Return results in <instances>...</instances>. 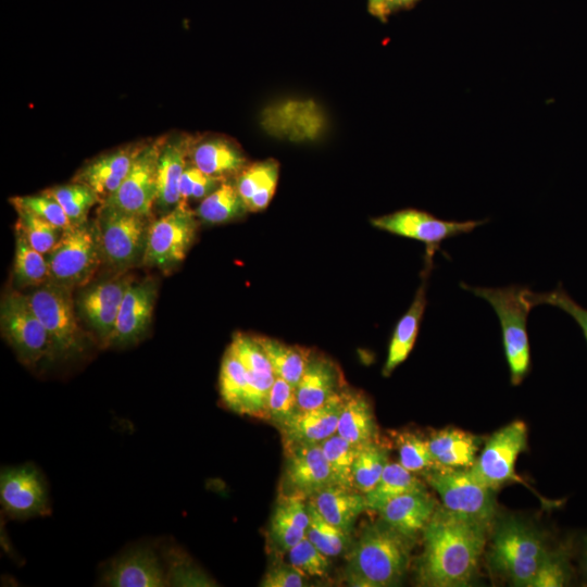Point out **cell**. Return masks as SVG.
Wrapping results in <instances>:
<instances>
[{
	"label": "cell",
	"mask_w": 587,
	"mask_h": 587,
	"mask_svg": "<svg viewBox=\"0 0 587 587\" xmlns=\"http://www.w3.org/2000/svg\"><path fill=\"white\" fill-rule=\"evenodd\" d=\"M488 524L436 509L423 530L417 583L428 587H463L474 578L486 544Z\"/></svg>",
	"instance_id": "cell-1"
},
{
	"label": "cell",
	"mask_w": 587,
	"mask_h": 587,
	"mask_svg": "<svg viewBox=\"0 0 587 587\" xmlns=\"http://www.w3.org/2000/svg\"><path fill=\"white\" fill-rule=\"evenodd\" d=\"M414 539L398 532L382 519L367 524L347 554L345 577L348 585H398L409 567Z\"/></svg>",
	"instance_id": "cell-2"
},
{
	"label": "cell",
	"mask_w": 587,
	"mask_h": 587,
	"mask_svg": "<svg viewBox=\"0 0 587 587\" xmlns=\"http://www.w3.org/2000/svg\"><path fill=\"white\" fill-rule=\"evenodd\" d=\"M461 288L486 300L498 316L502 347L510 372V382L519 386L532 369L527 317L533 309L526 298L527 287H472L461 282Z\"/></svg>",
	"instance_id": "cell-3"
},
{
	"label": "cell",
	"mask_w": 587,
	"mask_h": 587,
	"mask_svg": "<svg viewBox=\"0 0 587 587\" xmlns=\"http://www.w3.org/2000/svg\"><path fill=\"white\" fill-rule=\"evenodd\" d=\"M548 552L545 539L535 528L510 516L496 526L489 559L512 585L529 587Z\"/></svg>",
	"instance_id": "cell-4"
},
{
	"label": "cell",
	"mask_w": 587,
	"mask_h": 587,
	"mask_svg": "<svg viewBox=\"0 0 587 587\" xmlns=\"http://www.w3.org/2000/svg\"><path fill=\"white\" fill-rule=\"evenodd\" d=\"M46 258L48 280L71 289L86 286L102 262L95 221L64 230Z\"/></svg>",
	"instance_id": "cell-5"
},
{
	"label": "cell",
	"mask_w": 587,
	"mask_h": 587,
	"mask_svg": "<svg viewBox=\"0 0 587 587\" xmlns=\"http://www.w3.org/2000/svg\"><path fill=\"white\" fill-rule=\"evenodd\" d=\"M99 205L95 224L102 262L120 272L142 261L151 216Z\"/></svg>",
	"instance_id": "cell-6"
},
{
	"label": "cell",
	"mask_w": 587,
	"mask_h": 587,
	"mask_svg": "<svg viewBox=\"0 0 587 587\" xmlns=\"http://www.w3.org/2000/svg\"><path fill=\"white\" fill-rule=\"evenodd\" d=\"M0 328L2 337L24 365L33 367L41 361L58 358L53 341L26 295L13 290L2 297Z\"/></svg>",
	"instance_id": "cell-7"
},
{
	"label": "cell",
	"mask_w": 587,
	"mask_h": 587,
	"mask_svg": "<svg viewBox=\"0 0 587 587\" xmlns=\"http://www.w3.org/2000/svg\"><path fill=\"white\" fill-rule=\"evenodd\" d=\"M72 292L73 289L48 280L26 295L53 341L57 357L62 359L75 357L85 349Z\"/></svg>",
	"instance_id": "cell-8"
},
{
	"label": "cell",
	"mask_w": 587,
	"mask_h": 587,
	"mask_svg": "<svg viewBox=\"0 0 587 587\" xmlns=\"http://www.w3.org/2000/svg\"><path fill=\"white\" fill-rule=\"evenodd\" d=\"M449 512L485 524L496 515V490L482 484L470 469H438L424 474Z\"/></svg>",
	"instance_id": "cell-9"
},
{
	"label": "cell",
	"mask_w": 587,
	"mask_h": 587,
	"mask_svg": "<svg viewBox=\"0 0 587 587\" xmlns=\"http://www.w3.org/2000/svg\"><path fill=\"white\" fill-rule=\"evenodd\" d=\"M198 217L189 207H179L151 221L141 263L171 273L191 247L199 227Z\"/></svg>",
	"instance_id": "cell-10"
},
{
	"label": "cell",
	"mask_w": 587,
	"mask_h": 587,
	"mask_svg": "<svg viewBox=\"0 0 587 587\" xmlns=\"http://www.w3.org/2000/svg\"><path fill=\"white\" fill-rule=\"evenodd\" d=\"M488 220L453 221L438 218L432 213L407 208L371 218V224L391 235L414 239L426 247L424 265H434L433 258L442 241L470 234Z\"/></svg>",
	"instance_id": "cell-11"
},
{
	"label": "cell",
	"mask_w": 587,
	"mask_h": 587,
	"mask_svg": "<svg viewBox=\"0 0 587 587\" xmlns=\"http://www.w3.org/2000/svg\"><path fill=\"white\" fill-rule=\"evenodd\" d=\"M527 449V426L523 421H513L487 438L470 470L482 484L497 490L508 483L520 480L515 463Z\"/></svg>",
	"instance_id": "cell-12"
},
{
	"label": "cell",
	"mask_w": 587,
	"mask_h": 587,
	"mask_svg": "<svg viewBox=\"0 0 587 587\" xmlns=\"http://www.w3.org/2000/svg\"><path fill=\"white\" fill-rule=\"evenodd\" d=\"M0 502L5 515L14 520L45 516L51 512L47 483L30 463L2 470Z\"/></svg>",
	"instance_id": "cell-13"
},
{
	"label": "cell",
	"mask_w": 587,
	"mask_h": 587,
	"mask_svg": "<svg viewBox=\"0 0 587 587\" xmlns=\"http://www.w3.org/2000/svg\"><path fill=\"white\" fill-rule=\"evenodd\" d=\"M165 136L147 140L120 188L103 203L151 216L157 199V168Z\"/></svg>",
	"instance_id": "cell-14"
},
{
	"label": "cell",
	"mask_w": 587,
	"mask_h": 587,
	"mask_svg": "<svg viewBox=\"0 0 587 587\" xmlns=\"http://www.w3.org/2000/svg\"><path fill=\"white\" fill-rule=\"evenodd\" d=\"M133 278L123 275L85 287L76 299L80 319L102 348L111 346L118 310Z\"/></svg>",
	"instance_id": "cell-15"
},
{
	"label": "cell",
	"mask_w": 587,
	"mask_h": 587,
	"mask_svg": "<svg viewBox=\"0 0 587 587\" xmlns=\"http://www.w3.org/2000/svg\"><path fill=\"white\" fill-rule=\"evenodd\" d=\"M158 295L153 278L133 282L122 300L110 347H128L142 340L149 330Z\"/></svg>",
	"instance_id": "cell-16"
},
{
	"label": "cell",
	"mask_w": 587,
	"mask_h": 587,
	"mask_svg": "<svg viewBox=\"0 0 587 587\" xmlns=\"http://www.w3.org/2000/svg\"><path fill=\"white\" fill-rule=\"evenodd\" d=\"M146 141L127 143L99 154L86 162L72 182L91 188L99 197L100 204L103 203L120 188Z\"/></svg>",
	"instance_id": "cell-17"
},
{
	"label": "cell",
	"mask_w": 587,
	"mask_h": 587,
	"mask_svg": "<svg viewBox=\"0 0 587 587\" xmlns=\"http://www.w3.org/2000/svg\"><path fill=\"white\" fill-rule=\"evenodd\" d=\"M102 583L113 587H163L170 585V578L155 551L140 546L110 561Z\"/></svg>",
	"instance_id": "cell-18"
},
{
	"label": "cell",
	"mask_w": 587,
	"mask_h": 587,
	"mask_svg": "<svg viewBox=\"0 0 587 587\" xmlns=\"http://www.w3.org/2000/svg\"><path fill=\"white\" fill-rule=\"evenodd\" d=\"M284 483L286 492L310 498L321 489L335 484L321 444L286 448Z\"/></svg>",
	"instance_id": "cell-19"
},
{
	"label": "cell",
	"mask_w": 587,
	"mask_h": 587,
	"mask_svg": "<svg viewBox=\"0 0 587 587\" xmlns=\"http://www.w3.org/2000/svg\"><path fill=\"white\" fill-rule=\"evenodd\" d=\"M197 136L173 134L164 137L157 168L155 204L168 212L179 204V182L190 163V153Z\"/></svg>",
	"instance_id": "cell-20"
},
{
	"label": "cell",
	"mask_w": 587,
	"mask_h": 587,
	"mask_svg": "<svg viewBox=\"0 0 587 587\" xmlns=\"http://www.w3.org/2000/svg\"><path fill=\"white\" fill-rule=\"evenodd\" d=\"M346 391L347 389L317 408L299 410L280 427L285 449L321 444L336 434Z\"/></svg>",
	"instance_id": "cell-21"
},
{
	"label": "cell",
	"mask_w": 587,
	"mask_h": 587,
	"mask_svg": "<svg viewBox=\"0 0 587 587\" xmlns=\"http://www.w3.org/2000/svg\"><path fill=\"white\" fill-rule=\"evenodd\" d=\"M190 162L204 174L222 182L234 180L249 164L240 147L223 136H197Z\"/></svg>",
	"instance_id": "cell-22"
},
{
	"label": "cell",
	"mask_w": 587,
	"mask_h": 587,
	"mask_svg": "<svg viewBox=\"0 0 587 587\" xmlns=\"http://www.w3.org/2000/svg\"><path fill=\"white\" fill-rule=\"evenodd\" d=\"M345 390L338 365L325 355L312 353L296 387L299 410L317 408Z\"/></svg>",
	"instance_id": "cell-23"
},
{
	"label": "cell",
	"mask_w": 587,
	"mask_h": 587,
	"mask_svg": "<svg viewBox=\"0 0 587 587\" xmlns=\"http://www.w3.org/2000/svg\"><path fill=\"white\" fill-rule=\"evenodd\" d=\"M432 270V267L424 266L422 272V283L415 292L414 299L394 328L388 345L387 358L382 371L383 375L386 377L390 376L391 373L408 359L415 345L427 305V279Z\"/></svg>",
	"instance_id": "cell-24"
},
{
	"label": "cell",
	"mask_w": 587,
	"mask_h": 587,
	"mask_svg": "<svg viewBox=\"0 0 587 587\" xmlns=\"http://www.w3.org/2000/svg\"><path fill=\"white\" fill-rule=\"evenodd\" d=\"M436 501L426 491H412L386 501L376 511L388 525L405 536L415 538L430 521Z\"/></svg>",
	"instance_id": "cell-25"
},
{
	"label": "cell",
	"mask_w": 587,
	"mask_h": 587,
	"mask_svg": "<svg viewBox=\"0 0 587 587\" xmlns=\"http://www.w3.org/2000/svg\"><path fill=\"white\" fill-rule=\"evenodd\" d=\"M309 523L307 497L300 494H283L271 517L270 538L276 549L288 552L305 537Z\"/></svg>",
	"instance_id": "cell-26"
},
{
	"label": "cell",
	"mask_w": 587,
	"mask_h": 587,
	"mask_svg": "<svg viewBox=\"0 0 587 587\" xmlns=\"http://www.w3.org/2000/svg\"><path fill=\"white\" fill-rule=\"evenodd\" d=\"M309 501L326 522L349 535L359 515L367 509L363 492L337 484L315 492Z\"/></svg>",
	"instance_id": "cell-27"
},
{
	"label": "cell",
	"mask_w": 587,
	"mask_h": 587,
	"mask_svg": "<svg viewBox=\"0 0 587 587\" xmlns=\"http://www.w3.org/2000/svg\"><path fill=\"white\" fill-rule=\"evenodd\" d=\"M427 440L440 469H470L483 444L482 437L457 427L433 430Z\"/></svg>",
	"instance_id": "cell-28"
},
{
	"label": "cell",
	"mask_w": 587,
	"mask_h": 587,
	"mask_svg": "<svg viewBox=\"0 0 587 587\" xmlns=\"http://www.w3.org/2000/svg\"><path fill=\"white\" fill-rule=\"evenodd\" d=\"M337 434L355 446L378 440L372 404L362 392L347 389Z\"/></svg>",
	"instance_id": "cell-29"
},
{
	"label": "cell",
	"mask_w": 587,
	"mask_h": 587,
	"mask_svg": "<svg viewBox=\"0 0 587 587\" xmlns=\"http://www.w3.org/2000/svg\"><path fill=\"white\" fill-rule=\"evenodd\" d=\"M278 172L277 161L270 159L248 164L237 175L234 182L248 212H258L267 207L275 192Z\"/></svg>",
	"instance_id": "cell-30"
},
{
	"label": "cell",
	"mask_w": 587,
	"mask_h": 587,
	"mask_svg": "<svg viewBox=\"0 0 587 587\" xmlns=\"http://www.w3.org/2000/svg\"><path fill=\"white\" fill-rule=\"evenodd\" d=\"M248 212L235 182H223L213 192L201 200L195 211L197 217L207 224H225L237 220Z\"/></svg>",
	"instance_id": "cell-31"
},
{
	"label": "cell",
	"mask_w": 587,
	"mask_h": 587,
	"mask_svg": "<svg viewBox=\"0 0 587 587\" xmlns=\"http://www.w3.org/2000/svg\"><path fill=\"white\" fill-rule=\"evenodd\" d=\"M257 339L263 347L275 376L284 378L297 387L312 351L304 347L286 345L265 336H257Z\"/></svg>",
	"instance_id": "cell-32"
},
{
	"label": "cell",
	"mask_w": 587,
	"mask_h": 587,
	"mask_svg": "<svg viewBox=\"0 0 587 587\" xmlns=\"http://www.w3.org/2000/svg\"><path fill=\"white\" fill-rule=\"evenodd\" d=\"M412 491H426V486L400 463L388 462L376 486L365 494L367 509L376 511L389 499Z\"/></svg>",
	"instance_id": "cell-33"
},
{
	"label": "cell",
	"mask_w": 587,
	"mask_h": 587,
	"mask_svg": "<svg viewBox=\"0 0 587 587\" xmlns=\"http://www.w3.org/2000/svg\"><path fill=\"white\" fill-rule=\"evenodd\" d=\"M49 279V267L45 254L37 251L15 228V253L13 280L17 288L38 287Z\"/></svg>",
	"instance_id": "cell-34"
},
{
	"label": "cell",
	"mask_w": 587,
	"mask_h": 587,
	"mask_svg": "<svg viewBox=\"0 0 587 587\" xmlns=\"http://www.w3.org/2000/svg\"><path fill=\"white\" fill-rule=\"evenodd\" d=\"M388 463V450L378 440L358 447L352 467L353 488L364 495L378 483Z\"/></svg>",
	"instance_id": "cell-35"
},
{
	"label": "cell",
	"mask_w": 587,
	"mask_h": 587,
	"mask_svg": "<svg viewBox=\"0 0 587 587\" xmlns=\"http://www.w3.org/2000/svg\"><path fill=\"white\" fill-rule=\"evenodd\" d=\"M43 191L60 203L72 226L87 222L90 209L95 204H100L99 197L91 188L76 182L47 188Z\"/></svg>",
	"instance_id": "cell-36"
},
{
	"label": "cell",
	"mask_w": 587,
	"mask_h": 587,
	"mask_svg": "<svg viewBox=\"0 0 587 587\" xmlns=\"http://www.w3.org/2000/svg\"><path fill=\"white\" fill-rule=\"evenodd\" d=\"M220 394L224 404L241 414L247 389V370L238 358L227 348L220 370Z\"/></svg>",
	"instance_id": "cell-37"
},
{
	"label": "cell",
	"mask_w": 587,
	"mask_h": 587,
	"mask_svg": "<svg viewBox=\"0 0 587 587\" xmlns=\"http://www.w3.org/2000/svg\"><path fill=\"white\" fill-rule=\"evenodd\" d=\"M310 523L305 537L327 557H337L351 547V535L326 522L308 500Z\"/></svg>",
	"instance_id": "cell-38"
},
{
	"label": "cell",
	"mask_w": 587,
	"mask_h": 587,
	"mask_svg": "<svg viewBox=\"0 0 587 587\" xmlns=\"http://www.w3.org/2000/svg\"><path fill=\"white\" fill-rule=\"evenodd\" d=\"M321 447L334 483L353 488L352 467L359 446L349 442L336 433L321 442Z\"/></svg>",
	"instance_id": "cell-39"
},
{
	"label": "cell",
	"mask_w": 587,
	"mask_h": 587,
	"mask_svg": "<svg viewBox=\"0 0 587 587\" xmlns=\"http://www.w3.org/2000/svg\"><path fill=\"white\" fill-rule=\"evenodd\" d=\"M395 444L399 463L407 470L426 474L440 469L429 451L427 438L410 432H399L395 435Z\"/></svg>",
	"instance_id": "cell-40"
},
{
	"label": "cell",
	"mask_w": 587,
	"mask_h": 587,
	"mask_svg": "<svg viewBox=\"0 0 587 587\" xmlns=\"http://www.w3.org/2000/svg\"><path fill=\"white\" fill-rule=\"evenodd\" d=\"M14 209L17 213L15 228L23 233L27 241L37 251L47 255L57 245L64 230L24 208L16 207Z\"/></svg>",
	"instance_id": "cell-41"
},
{
	"label": "cell",
	"mask_w": 587,
	"mask_h": 587,
	"mask_svg": "<svg viewBox=\"0 0 587 587\" xmlns=\"http://www.w3.org/2000/svg\"><path fill=\"white\" fill-rule=\"evenodd\" d=\"M570 551L566 547L549 550L529 587H561L572 576Z\"/></svg>",
	"instance_id": "cell-42"
},
{
	"label": "cell",
	"mask_w": 587,
	"mask_h": 587,
	"mask_svg": "<svg viewBox=\"0 0 587 587\" xmlns=\"http://www.w3.org/2000/svg\"><path fill=\"white\" fill-rule=\"evenodd\" d=\"M299 411L296 387L280 377H275L267 402V419L278 429Z\"/></svg>",
	"instance_id": "cell-43"
},
{
	"label": "cell",
	"mask_w": 587,
	"mask_h": 587,
	"mask_svg": "<svg viewBox=\"0 0 587 587\" xmlns=\"http://www.w3.org/2000/svg\"><path fill=\"white\" fill-rule=\"evenodd\" d=\"M247 371L262 375H275L268 358L257 336L237 333L228 347Z\"/></svg>",
	"instance_id": "cell-44"
},
{
	"label": "cell",
	"mask_w": 587,
	"mask_h": 587,
	"mask_svg": "<svg viewBox=\"0 0 587 587\" xmlns=\"http://www.w3.org/2000/svg\"><path fill=\"white\" fill-rule=\"evenodd\" d=\"M10 202L13 208H24L62 230L72 227L60 203L45 191L39 195L12 197Z\"/></svg>",
	"instance_id": "cell-45"
},
{
	"label": "cell",
	"mask_w": 587,
	"mask_h": 587,
	"mask_svg": "<svg viewBox=\"0 0 587 587\" xmlns=\"http://www.w3.org/2000/svg\"><path fill=\"white\" fill-rule=\"evenodd\" d=\"M275 375H262L247 371V389L241 415L267 419V402Z\"/></svg>",
	"instance_id": "cell-46"
},
{
	"label": "cell",
	"mask_w": 587,
	"mask_h": 587,
	"mask_svg": "<svg viewBox=\"0 0 587 587\" xmlns=\"http://www.w3.org/2000/svg\"><path fill=\"white\" fill-rule=\"evenodd\" d=\"M526 298L533 308L538 304H549L563 310L575 320L587 341V309L573 300L561 284L548 292H534L527 287Z\"/></svg>",
	"instance_id": "cell-47"
},
{
	"label": "cell",
	"mask_w": 587,
	"mask_h": 587,
	"mask_svg": "<svg viewBox=\"0 0 587 587\" xmlns=\"http://www.w3.org/2000/svg\"><path fill=\"white\" fill-rule=\"evenodd\" d=\"M289 563L310 576H325L329 570V557L321 552L307 537L288 552Z\"/></svg>",
	"instance_id": "cell-48"
},
{
	"label": "cell",
	"mask_w": 587,
	"mask_h": 587,
	"mask_svg": "<svg viewBox=\"0 0 587 587\" xmlns=\"http://www.w3.org/2000/svg\"><path fill=\"white\" fill-rule=\"evenodd\" d=\"M305 585V574L292 564L272 566L260 583L262 587H303Z\"/></svg>",
	"instance_id": "cell-49"
},
{
	"label": "cell",
	"mask_w": 587,
	"mask_h": 587,
	"mask_svg": "<svg viewBox=\"0 0 587 587\" xmlns=\"http://www.w3.org/2000/svg\"><path fill=\"white\" fill-rule=\"evenodd\" d=\"M369 11L372 15L385 22L392 12L390 0H369Z\"/></svg>",
	"instance_id": "cell-50"
},
{
	"label": "cell",
	"mask_w": 587,
	"mask_h": 587,
	"mask_svg": "<svg viewBox=\"0 0 587 587\" xmlns=\"http://www.w3.org/2000/svg\"><path fill=\"white\" fill-rule=\"evenodd\" d=\"M579 567L583 575L587 578V534L580 541Z\"/></svg>",
	"instance_id": "cell-51"
},
{
	"label": "cell",
	"mask_w": 587,
	"mask_h": 587,
	"mask_svg": "<svg viewBox=\"0 0 587 587\" xmlns=\"http://www.w3.org/2000/svg\"><path fill=\"white\" fill-rule=\"evenodd\" d=\"M417 0H390V7L391 11H396L398 9H404L412 4H414Z\"/></svg>",
	"instance_id": "cell-52"
}]
</instances>
